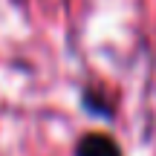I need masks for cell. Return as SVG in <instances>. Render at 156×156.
I'll use <instances>...</instances> for the list:
<instances>
[{
	"mask_svg": "<svg viewBox=\"0 0 156 156\" xmlns=\"http://www.w3.org/2000/svg\"><path fill=\"white\" fill-rule=\"evenodd\" d=\"M78 101H81V110L90 113V116H95V119H113L116 116L113 98L101 87H84L81 95H78Z\"/></svg>",
	"mask_w": 156,
	"mask_h": 156,
	"instance_id": "7a4b0ae2",
	"label": "cell"
},
{
	"mask_svg": "<svg viewBox=\"0 0 156 156\" xmlns=\"http://www.w3.org/2000/svg\"><path fill=\"white\" fill-rule=\"evenodd\" d=\"M75 156H124V151L110 133L90 130L75 142Z\"/></svg>",
	"mask_w": 156,
	"mask_h": 156,
	"instance_id": "6da1fadb",
	"label": "cell"
}]
</instances>
